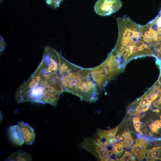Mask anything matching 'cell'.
Returning a JSON list of instances; mask_svg holds the SVG:
<instances>
[{"mask_svg":"<svg viewBox=\"0 0 161 161\" xmlns=\"http://www.w3.org/2000/svg\"><path fill=\"white\" fill-rule=\"evenodd\" d=\"M32 156L23 151L19 150L12 153L7 157L6 161H32Z\"/></svg>","mask_w":161,"mask_h":161,"instance_id":"cell-8","label":"cell"},{"mask_svg":"<svg viewBox=\"0 0 161 161\" xmlns=\"http://www.w3.org/2000/svg\"><path fill=\"white\" fill-rule=\"evenodd\" d=\"M151 103L149 102L147 99L145 97L143 98L139 103V105L140 106H144L146 105H151Z\"/></svg>","mask_w":161,"mask_h":161,"instance_id":"cell-14","label":"cell"},{"mask_svg":"<svg viewBox=\"0 0 161 161\" xmlns=\"http://www.w3.org/2000/svg\"><path fill=\"white\" fill-rule=\"evenodd\" d=\"M123 147L120 144L116 148L114 153V156L116 158L120 156L123 153Z\"/></svg>","mask_w":161,"mask_h":161,"instance_id":"cell-11","label":"cell"},{"mask_svg":"<svg viewBox=\"0 0 161 161\" xmlns=\"http://www.w3.org/2000/svg\"><path fill=\"white\" fill-rule=\"evenodd\" d=\"M150 106V105H148L141 106L143 112H144L147 110L149 108Z\"/></svg>","mask_w":161,"mask_h":161,"instance_id":"cell-16","label":"cell"},{"mask_svg":"<svg viewBox=\"0 0 161 161\" xmlns=\"http://www.w3.org/2000/svg\"><path fill=\"white\" fill-rule=\"evenodd\" d=\"M117 22L118 37L116 45L111 52L116 58L125 62L141 53L145 56H149L150 49L145 43L141 31V25L127 16L117 18Z\"/></svg>","mask_w":161,"mask_h":161,"instance_id":"cell-2","label":"cell"},{"mask_svg":"<svg viewBox=\"0 0 161 161\" xmlns=\"http://www.w3.org/2000/svg\"><path fill=\"white\" fill-rule=\"evenodd\" d=\"M148 23L151 28L154 31L157 36L161 40V10L157 16Z\"/></svg>","mask_w":161,"mask_h":161,"instance_id":"cell-9","label":"cell"},{"mask_svg":"<svg viewBox=\"0 0 161 161\" xmlns=\"http://www.w3.org/2000/svg\"><path fill=\"white\" fill-rule=\"evenodd\" d=\"M0 41H1V48L0 49L1 51H2L4 50V48L5 47V42L4 41V40L2 37H0Z\"/></svg>","mask_w":161,"mask_h":161,"instance_id":"cell-15","label":"cell"},{"mask_svg":"<svg viewBox=\"0 0 161 161\" xmlns=\"http://www.w3.org/2000/svg\"><path fill=\"white\" fill-rule=\"evenodd\" d=\"M161 81H160V82L159 83H160V82H161Z\"/></svg>","mask_w":161,"mask_h":161,"instance_id":"cell-17","label":"cell"},{"mask_svg":"<svg viewBox=\"0 0 161 161\" xmlns=\"http://www.w3.org/2000/svg\"><path fill=\"white\" fill-rule=\"evenodd\" d=\"M148 142L145 139L138 138L133 145L131 152L139 160H141L145 157V153Z\"/></svg>","mask_w":161,"mask_h":161,"instance_id":"cell-4","label":"cell"},{"mask_svg":"<svg viewBox=\"0 0 161 161\" xmlns=\"http://www.w3.org/2000/svg\"><path fill=\"white\" fill-rule=\"evenodd\" d=\"M18 125L21 129L24 142L26 144L32 145L35 141V135L33 129L23 121L18 122Z\"/></svg>","mask_w":161,"mask_h":161,"instance_id":"cell-5","label":"cell"},{"mask_svg":"<svg viewBox=\"0 0 161 161\" xmlns=\"http://www.w3.org/2000/svg\"><path fill=\"white\" fill-rule=\"evenodd\" d=\"M134 141L131 137L127 138L124 144V147L126 148H130L133 145Z\"/></svg>","mask_w":161,"mask_h":161,"instance_id":"cell-12","label":"cell"},{"mask_svg":"<svg viewBox=\"0 0 161 161\" xmlns=\"http://www.w3.org/2000/svg\"><path fill=\"white\" fill-rule=\"evenodd\" d=\"M122 3L120 0H98L94 5L95 13L102 16H110L118 10Z\"/></svg>","mask_w":161,"mask_h":161,"instance_id":"cell-3","label":"cell"},{"mask_svg":"<svg viewBox=\"0 0 161 161\" xmlns=\"http://www.w3.org/2000/svg\"><path fill=\"white\" fill-rule=\"evenodd\" d=\"M9 135L11 141L18 145H22L24 141L19 126L18 125L11 126L9 129Z\"/></svg>","mask_w":161,"mask_h":161,"instance_id":"cell-7","label":"cell"},{"mask_svg":"<svg viewBox=\"0 0 161 161\" xmlns=\"http://www.w3.org/2000/svg\"><path fill=\"white\" fill-rule=\"evenodd\" d=\"M64 92L63 78L58 58L45 49L41 61L35 71L17 89L16 99L18 103L31 102L55 106Z\"/></svg>","mask_w":161,"mask_h":161,"instance_id":"cell-1","label":"cell"},{"mask_svg":"<svg viewBox=\"0 0 161 161\" xmlns=\"http://www.w3.org/2000/svg\"><path fill=\"white\" fill-rule=\"evenodd\" d=\"M133 122L134 123V126L135 130L140 133L141 135H143V134L140 130L141 123L140 120Z\"/></svg>","mask_w":161,"mask_h":161,"instance_id":"cell-13","label":"cell"},{"mask_svg":"<svg viewBox=\"0 0 161 161\" xmlns=\"http://www.w3.org/2000/svg\"><path fill=\"white\" fill-rule=\"evenodd\" d=\"M116 161H135V156L133 155L132 154L127 151H125L124 154L120 158L117 157Z\"/></svg>","mask_w":161,"mask_h":161,"instance_id":"cell-10","label":"cell"},{"mask_svg":"<svg viewBox=\"0 0 161 161\" xmlns=\"http://www.w3.org/2000/svg\"><path fill=\"white\" fill-rule=\"evenodd\" d=\"M152 147L146 151L147 160H161V140L156 141Z\"/></svg>","mask_w":161,"mask_h":161,"instance_id":"cell-6","label":"cell"}]
</instances>
